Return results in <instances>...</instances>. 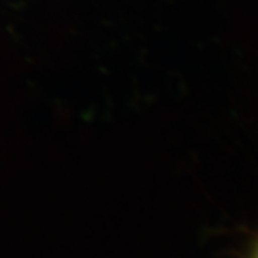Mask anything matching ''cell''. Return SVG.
<instances>
[{
	"label": "cell",
	"instance_id": "obj_1",
	"mask_svg": "<svg viewBox=\"0 0 258 258\" xmlns=\"http://www.w3.org/2000/svg\"><path fill=\"white\" fill-rule=\"evenodd\" d=\"M250 258H258V247L254 249V252H252V256H250Z\"/></svg>",
	"mask_w": 258,
	"mask_h": 258
}]
</instances>
